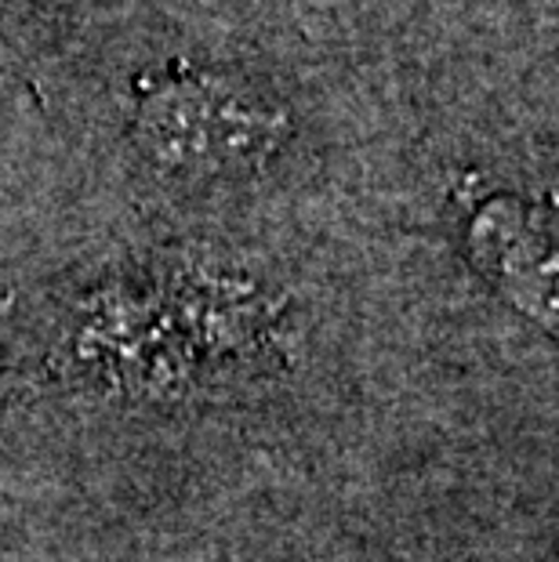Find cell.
I'll use <instances>...</instances> for the list:
<instances>
[{
    "instance_id": "obj_1",
    "label": "cell",
    "mask_w": 559,
    "mask_h": 562,
    "mask_svg": "<svg viewBox=\"0 0 559 562\" xmlns=\"http://www.w3.org/2000/svg\"><path fill=\"white\" fill-rule=\"evenodd\" d=\"M280 116L204 69H178L149 83L138 105L142 142L186 171L255 167L280 142Z\"/></svg>"
}]
</instances>
